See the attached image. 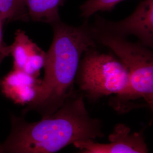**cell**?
Instances as JSON below:
<instances>
[{
    "label": "cell",
    "instance_id": "obj_7",
    "mask_svg": "<svg viewBox=\"0 0 153 153\" xmlns=\"http://www.w3.org/2000/svg\"><path fill=\"white\" fill-rule=\"evenodd\" d=\"M9 48L10 55L13 59V69L39 78L40 71L44 67L46 52L21 30L15 33L14 42Z\"/></svg>",
    "mask_w": 153,
    "mask_h": 153
},
{
    "label": "cell",
    "instance_id": "obj_12",
    "mask_svg": "<svg viewBox=\"0 0 153 153\" xmlns=\"http://www.w3.org/2000/svg\"><path fill=\"white\" fill-rule=\"evenodd\" d=\"M0 52H7L10 54L9 45H6L3 41L2 37V26H0Z\"/></svg>",
    "mask_w": 153,
    "mask_h": 153
},
{
    "label": "cell",
    "instance_id": "obj_13",
    "mask_svg": "<svg viewBox=\"0 0 153 153\" xmlns=\"http://www.w3.org/2000/svg\"><path fill=\"white\" fill-rule=\"evenodd\" d=\"M10 54L9 53H7V52H0V66H1L2 62L4 60V59L6 57L8 56ZM0 82H1V81H0Z\"/></svg>",
    "mask_w": 153,
    "mask_h": 153
},
{
    "label": "cell",
    "instance_id": "obj_3",
    "mask_svg": "<svg viewBox=\"0 0 153 153\" xmlns=\"http://www.w3.org/2000/svg\"><path fill=\"white\" fill-rule=\"evenodd\" d=\"M97 44L111 49L126 65L129 73V84L126 92L110 99V105L119 113L134 108L133 102L143 99L151 110L153 108V53L140 42L133 43L126 38L104 33L94 27Z\"/></svg>",
    "mask_w": 153,
    "mask_h": 153
},
{
    "label": "cell",
    "instance_id": "obj_8",
    "mask_svg": "<svg viewBox=\"0 0 153 153\" xmlns=\"http://www.w3.org/2000/svg\"><path fill=\"white\" fill-rule=\"evenodd\" d=\"M41 82L39 78L31 76L21 70L13 69L0 82L2 92L15 104L27 105L35 97Z\"/></svg>",
    "mask_w": 153,
    "mask_h": 153
},
{
    "label": "cell",
    "instance_id": "obj_4",
    "mask_svg": "<svg viewBox=\"0 0 153 153\" xmlns=\"http://www.w3.org/2000/svg\"><path fill=\"white\" fill-rule=\"evenodd\" d=\"M75 82L83 95L96 101L125 93L129 84V73L114 55L100 53L91 48L82 56Z\"/></svg>",
    "mask_w": 153,
    "mask_h": 153
},
{
    "label": "cell",
    "instance_id": "obj_2",
    "mask_svg": "<svg viewBox=\"0 0 153 153\" xmlns=\"http://www.w3.org/2000/svg\"><path fill=\"white\" fill-rule=\"evenodd\" d=\"M51 25L53 37L46 52L44 77L35 97L23 110V115L35 111L43 117L59 109L76 92L74 83L82 56L97 45L88 20L76 27L61 19Z\"/></svg>",
    "mask_w": 153,
    "mask_h": 153
},
{
    "label": "cell",
    "instance_id": "obj_10",
    "mask_svg": "<svg viewBox=\"0 0 153 153\" xmlns=\"http://www.w3.org/2000/svg\"><path fill=\"white\" fill-rule=\"evenodd\" d=\"M0 12L7 21H27L29 19L23 0H0Z\"/></svg>",
    "mask_w": 153,
    "mask_h": 153
},
{
    "label": "cell",
    "instance_id": "obj_5",
    "mask_svg": "<svg viewBox=\"0 0 153 153\" xmlns=\"http://www.w3.org/2000/svg\"><path fill=\"white\" fill-rule=\"evenodd\" d=\"M93 27L104 33L126 38L134 35L143 45L153 47V0H143L131 15L123 20L112 22L98 17Z\"/></svg>",
    "mask_w": 153,
    "mask_h": 153
},
{
    "label": "cell",
    "instance_id": "obj_14",
    "mask_svg": "<svg viewBox=\"0 0 153 153\" xmlns=\"http://www.w3.org/2000/svg\"><path fill=\"white\" fill-rule=\"evenodd\" d=\"M6 20L5 18L3 16V15L0 12V26H2L4 23L5 22Z\"/></svg>",
    "mask_w": 153,
    "mask_h": 153
},
{
    "label": "cell",
    "instance_id": "obj_6",
    "mask_svg": "<svg viewBox=\"0 0 153 153\" xmlns=\"http://www.w3.org/2000/svg\"><path fill=\"white\" fill-rule=\"evenodd\" d=\"M109 143H100L93 140L74 142L73 145L83 153H146L147 144L142 131L131 133L129 127L117 124L108 136Z\"/></svg>",
    "mask_w": 153,
    "mask_h": 153
},
{
    "label": "cell",
    "instance_id": "obj_1",
    "mask_svg": "<svg viewBox=\"0 0 153 153\" xmlns=\"http://www.w3.org/2000/svg\"><path fill=\"white\" fill-rule=\"evenodd\" d=\"M11 129L0 153H54L86 140L104 137L98 119L89 115L82 93L75 92L52 114L40 120L27 122L11 115Z\"/></svg>",
    "mask_w": 153,
    "mask_h": 153
},
{
    "label": "cell",
    "instance_id": "obj_9",
    "mask_svg": "<svg viewBox=\"0 0 153 153\" xmlns=\"http://www.w3.org/2000/svg\"><path fill=\"white\" fill-rule=\"evenodd\" d=\"M64 0H23L28 16L34 22L50 25L60 19L59 9Z\"/></svg>",
    "mask_w": 153,
    "mask_h": 153
},
{
    "label": "cell",
    "instance_id": "obj_11",
    "mask_svg": "<svg viewBox=\"0 0 153 153\" xmlns=\"http://www.w3.org/2000/svg\"><path fill=\"white\" fill-rule=\"evenodd\" d=\"M124 0H87L80 7L81 16L88 19L98 11L112 10Z\"/></svg>",
    "mask_w": 153,
    "mask_h": 153
}]
</instances>
